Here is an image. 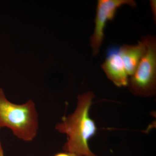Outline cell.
<instances>
[{
  "mask_svg": "<svg viewBox=\"0 0 156 156\" xmlns=\"http://www.w3.org/2000/svg\"><path fill=\"white\" fill-rule=\"evenodd\" d=\"M94 97L92 92L79 95L77 106L73 113L63 117L61 122L56 125V130L67 136V141L63 147L65 151L78 156H97L89 146V139L97 131L89 113Z\"/></svg>",
  "mask_w": 156,
  "mask_h": 156,
  "instance_id": "cell-1",
  "label": "cell"
},
{
  "mask_svg": "<svg viewBox=\"0 0 156 156\" xmlns=\"http://www.w3.org/2000/svg\"><path fill=\"white\" fill-rule=\"evenodd\" d=\"M146 49L145 44L142 41L136 45H125L119 48L120 55L128 76L134 73Z\"/></svg>",
  "mask_w": 156,
  "mask_h": 156,
  "instance_id": "cell-6",
  "label": "cell"
},
{
  "mask_svg": "<svg viewBox=\"0 0 156 156\" xmlns=\"http://www.w3.org/2000/svg\"><path fill=\"white\" fill-rule=\"evenodd\" d=\"M135 7L133 0H98L96 8L94 32L90 39L92 54L96 56L99 53L104 38V30L107 23L114 19L117 10L124 5Z\"/></svg>",
  "mask_w": 156,
  "mask_h": 156,
  "instance_id": "cell-4",
  "label": "cell"
},
{
  "mask_svg": "<svg viewBox=\"0 0 156 156\" xmlns=\"http://www.w3.org/2000/svg\"><path fill=\"white\" fill-rule=\"evenodd\" d=\"M70 154H71V156H78L77 155H76L75 154H72V153H70Z\"/></svg>",
  "mask_w": 156,
  "mask_h": 156,
  "instance_id": "cell-9",
  "label": "cell"
},
{
  "mask_svg": "<svg viewBox=\"0 0 156 156\" xmlns=\"http://www.w3.org/2000/svg\"><path fill=\"white\" fill-rule=\"evenodd\" d=\"M141 41L146 46V51L134 73L129 79L128 84L134 94L148 95L155 90L156 80V39L147 35Z\"/></svg>",
  "mask_w": 156,
  "mask_h": 156,
  "instance_id": "cell-3",
  "label": "cell"
},
{
  "mask_svg": "<svg viewBox=\"0 0 156 156\" xmlns=\"http://www.w3.org/2000/svg\"><path fill=\"white\" fill-rule=\"evenodd\" d=\"M8 128L19 139L31 141L36 137L38 128V116L32 101L17 105L6 98L0 89V129Z\"/></svg>",
  "mask_w": 156,
  "mask_h": 156,
  "instance_id": "cell-2",
  "label": "cell"
},
{
  "mask_svg": "<svg viewBox=\"0 0 156 156\" xmlns=\"http://www.w3.org/2000/svg\"><path fill=\"white\" fill-rule=\"evenodd\" d=\"M101 67L115 86L122 87L128 85L129 78L120 55L119 48L113 46L108 48L106 58Z\"/></svg>",
  "mask_w": 156,
  "mask_h": 156,
  "instance_id": "cell-5",
  "label": "cell"
},
{
  "mask_svg": "<svg viewBox=\"0 0 156 156\" xmlns=\"http://www.w3.org/2000/svg\"><path fill=\"white\" fill-rule=\"evenodd\" d=\"M151 8L154 17L155 16V19L156 20V1H151L150 2Z\"/></svg>",
  "mask_w": 156,
  "mask_h": 156,
  "instance_id": "cell-7",
  "label": "cell"
},
{
  "mask_svg": "<svg viewBox=\"0 0 156 156\" xmlns=\"http://www.w3.org/2000/svg\"><path fill=\"white\" fill-rule=\"evenodd\" d=\"M0 156H4V151L2 147L1 142H0Z\"/></svg>",
  "mask_w": 156,
  "mask_h": 156,
  "instance_id": "cell-8",
  "label": "cell"
}]
</instances>
